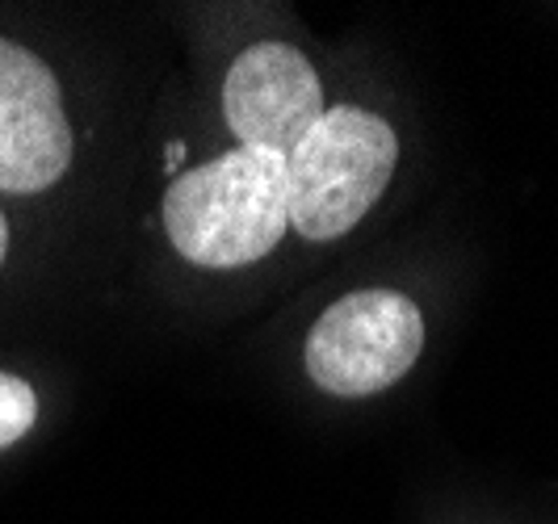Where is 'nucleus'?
Masks as SVG:
<instances>
[{
    "mask_svg": "<svg viewBox=\"0 0 558 524\" xmlns=\"http://www.w3.org/2000/svg\"><path fill=\"white\" fill-rule=\"evenodd\" d=\"M34 415H38V399H34L29 382L13 378V374H0V449L22 441L34 428Z\"/></svg>",
    "mask_w": 558,
    "mask_h": 524,
    "instance_id": "423d86ee",
    "label": "nucleus"
},
{
    "mask_svg": "<svg viewBox=\"0 0 558 524\" xmlns=\"http://www.w3.org/2000/svg\"><path fill=\"white\" fill-rule=\"evenodd\" d=\"M172 248L202 269H240L278 248L290 227L286 156L235 147L181 172L165 194Z\"/></svg>",
    "mask_w": 558,
    "mask_h": 524,
    "instance_id": "f257e3e1",
    "label": "nucleus"
},
{
    "mask_svg": "<svg viewBox=\"0 0 558 524\" xmlns=\"http://www.w3.org/2000/svg\"><path fill=\"white\" fill-rule=\"evenodd\" d=\"M223 113L244 147L290 156L324 118V88L303 51L286 42H256L227 72Z\"/></svg>",
    "mask_w": 558,
    "mask_h": 524,
    "instance_id": "39448f33",
    "label": "nucleus"
},
{
    "mask_svg": "<svg viewBox=\"0 0 558 524\" xmlns=\"http://www.w3.org/2000/svg\"><path fill=\"white\" fill-rule=\"evenodd\" d=\"M424 349V315L399 290H357L332 303L307 336V374L340 399L399 382Z\"/></svg>",
    "mask_w": 558,
    "mask_h": 524,
    "instance_id": "7ed1b4c3",
    "label": "nucleus"
},
{
    "mask_svg": "<svg viewBox=\"0 0 558 524\" xmlns=\"http://www.w3.org/2000/svg\"><path fill=\"white\" fill-rule=\"evenodd\" d=\"M72 164V126L63 118L56 72L0 38V190L38 194Z\"/></svg>",
    "mask_w": 558,
    "mask_h": 524,
    "instance_id": "20e7f679",
    "label": "nucleus"
},
{
    "mask_svg": "<svg viewBox=\"0 0 558 524\" xmlns=\"http://www.w3.org/2000/svg\"><path fill=\"white\" fill-rule=\"evenodd\" d=\"M181 156H185V143H168V168L181 164Z\"/></svg>",
    "mask_w": 558,
    "mask_h": 524,
    "instance_id": "0eeeda50",
    "label": "nucleus"
},
{
    "mask_svg": "<svg viewBox=\"0 0 558 524\" xmlns=\"http://www.w3.org/2000/svg\"><path fill=\"white\" fill-rule=\"evenodd\" d=\"M399 138L369 110L336 106L286 156L290 227L307 240H340L391 185Z\"/></svg>",
    "mask_w": 558,
    "mask_h": 524,
    "instance_id": "f03ea898",
    "label": "nucleus"
},
{
    "mask_svg": "<svg viewBox=\"0 0 558 524\" xmlns=\"http://www.w3.org/2000/svg\"><path fill=\"white\" fill-rule=\"evenodd\" d=\"M4 252H9V222L0 215V265H4Z\"/></svg>",
    "mask_w": 558,
    "mask_h": 524,
    "instance_id": "6e6552de",
    "label": "nucleus"
}]
</instances>
